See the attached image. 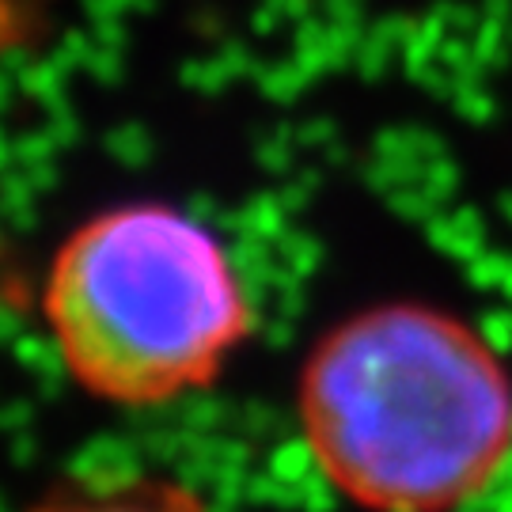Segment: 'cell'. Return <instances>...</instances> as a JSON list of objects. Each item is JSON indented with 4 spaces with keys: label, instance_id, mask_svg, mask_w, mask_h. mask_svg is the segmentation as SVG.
<instances>
[{
    "label": "cell",
    "instance_id": "6da1fadb",
    "mask_svg": "<svg viewBox=\"0 0 512 512\" xmlns=\"http://www.w3.org/2000/svg\"><path fill=\"white\" fill-rule=\"evenodd\" d=\"M319 475L368 512H456L512 459V368L467 319L395 300L315 342L296 387Z\"/></svg>",
    "mask_w": 512,
    "mask_h": 512
},
{
    "label": "cell",
    "instance_id": "3957f363",
    "mask_svg": "<svg viewBox=\"0 0 512 512\" xmlns=\"http://www.w3.org/2000/svg\"><path fill=\"white\" fill-rule=\"evenodd\" d=\"M35 512H209L198 490L175 478L145 475L114 486H69L42 497Z\"/></svg>",
    "mask_w": 512,
    "mask_h": 512
},
{
    "label": "cell",
    "instance_id": "7a4b0ae2",
    "mask_svg": "<svg viewBox=\"0 0 512 512\" xmlns=\"http://www.w3.org/2000/svg\"><path fill=\"white\" fill-rule=\"evenodd\" d=\"M46 323L76 384L160 406L217 380L255 323L220 239L171 205H118L61 243Z\"/></svg>",
    "mask_w": 512,
    "mask_h": 512
}]
</instances>
